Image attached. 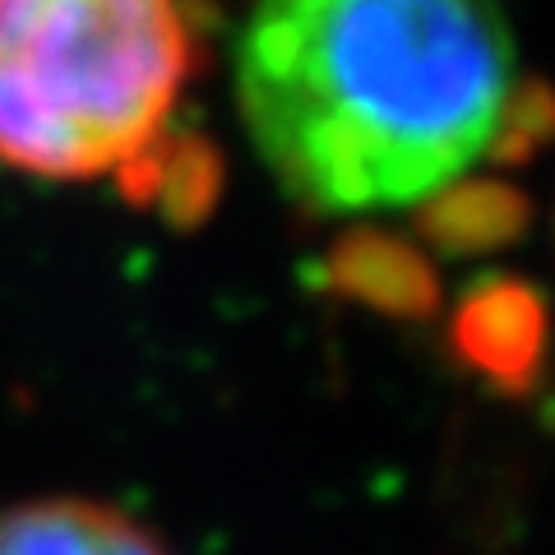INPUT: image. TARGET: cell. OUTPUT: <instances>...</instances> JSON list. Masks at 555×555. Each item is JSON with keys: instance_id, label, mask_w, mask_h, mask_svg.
Segmentation results:
<instances>
[{"instance_id": "cell-8", "label": "cell", "mask_w": 555, "mask_h": 555, "mask_svg": "<svg viewBox=\"0 0 555 555\" xmlns=\"http://www.w3.org/2000/svg\"><path fill=\"white\" fill-rule=\"evenodd\" d=\"M555 144V83L542 75H524L518 89L505 102L500 130L486 149V158L500 167H518L532 163L537 153H546Z\"/></svg>"}, {"instance_id": "cell-4", "label": "cell", "mask_w": 555, "mask_h": 555, "mask_svg": "<svg viewBox=\"0 0 555 555\" xmlns=\"http://www.w3.org/2000/svg\"><path fill=\"white\" fill-rule=\"evenodd\" d=\"M315 283L385 320H430L444 301L440 273L408 236L385 228H347L324 250Z\"/></svg>"}, {"instance_id": "cell-1", "label": "cell", "mask_w": 555, "mask_h": 555, "mask_svg": "<svg viewBox=\"0 0 555 555\" xmlns=\"http://www.w3.org/2000/svg\"><path fill=\"white\" fill-rule=\"evenodd\" d=\"M524 69L495 0H255L236 102L310 214L416 204L486 158Z\"/></svg>"}, {"instance_id": "cell-6", "label": "cell", "mask_w": 555, "mask_h": 555, "mask_svg": "<svg viewBox=\"0 0 555 555\" xmlns=\"http://www.w3.org/2000/svg\"><path fill=\"white\" fill-rule=\"evenodd\" d=\"M222 171L228 167L214 139L171 126L158 144H149L130 167L116 171V185L139 214H153L167 228L185 232L214 218L222 199Z\"/></svg>"}, {"instance_id": "cell-5", "label": "cell", "mask_w": 555, "mask_h": 555, "mask_svg": "<svg viewBox=\"0 0 555 555\" xmlns=\"http://www.w3.org/2000/svg\"><path fill=\"white\" fill-rule=\"evenodd\" d=\"M0 555H171V546L116 505L42 495L0 509Z\"/></svg>"}, {"instance_id": "cell-3", "label": "cell", "mask_w": 555, "mask_h": 555, "mask_svg": "<svg viewBox=\"0 0 555 555\" xmlns=\"http://www.w3.org/2000/svg\"><path fill=\"white\" fill-rule=\"evenodd\" d=\"M551 301L518 273H486L449 315V352L459 366L500 398H528L546 375Z\"/></svg>"}, {"instance_id": "cell-7", "label": "cell", "mask_w": 555, "mask_h": 555, "mask_svg": "<svg viewBox=\"0 0 555 555\" xmlns=\"http://www.w3.org/2000/svg\"><path fill=\"white\" fill-rule=\"evenodd\" d=\"M532 228V199L500 177H454L416 199V236L449 259H481Z\"/></svg>"}, {"instance_id": "cell-2", "label": "cell", "mask_w": 555, "mask_h": 555, "mask_svg": "<svg viewBox=\"0 0 555 555\" xmlns=\"http://www.w3.org/2000/svg\"><path fill=\"white\" fill-rule=\"evenodd\" d=\"M195 65L185 0H0V167L116 177L171 130Z\"/></svg>"}]
</instances>
